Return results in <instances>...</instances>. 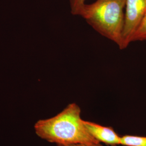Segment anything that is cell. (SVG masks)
<instances>
[{
  "label": "cell",
  "instance_id": "cell-1",
  "mask_svg": "<svg viewBox=\"0 0 146 146\" xmlns=\"http://www.w3.org/2000/svg\"><path fill=\"white\" fill-rule=\"evenodd\" d=\"M81 112L78 104H70L54 117L37 121L35 133L42 139L57 145L99 143L85 127Z\"/></svg>",
  "mask_w": 146,
  "mask_h": 146
},
{
  "label": "cell",
  "instance_id": "cell-2",
  "mask_svg": "<svg viewBox=\"0 0 146 146\" xmlns=\"http://www.w3.org/2000/svg\"><path fill=\"white\" fill-rule=\"evenodd\" d=\"M126 0H97L86 3L80 12L89 26L102 36L125 49L123 33Z\"/></svg>",
  "mask_w": 146,
  "mask_h": 146
},
{
  "label": "cell",
  "instance_id": "cell-3",
  "mask_svg": "<svg viewBox=\"0 0 146 146\" xmlns=\"http://www.w3.org/2000/svg\"><path fill=\"white\" fill-rule=\"evenodd\" d=\"M146 11V0L125 1V25L123 33L125 47L131 43V38Z\"/></svg>",
  "mask_w": 146,
  "mask_h": 146
},
{
  "label": "cell",
  "instance_id": "cell-4",
  "mask_svg": "<svg viewBox=\"0 0 146 146\" xmlns=\"http://www.w3.org/2000/svg\"><path fill=\"white\" fill-rule=\"evenodd\" d=\"M83 123L89 133L99 141L107 145H121V136L110 127H105L98 123L83 120Z\"/></svg>",
  "mask_w": 146,
  "mask_h": 146
},
{
  "label": "cell",
  "instance_id": "cell-5",
  "mask_svg": "<svg viewBox=\"0 0 146 146\" xmlns=\"http://www.w3.org/2000/svg\"><path fill=\"white\" fill-rule=\"evenodd\" d=\"M121 145L125 146H146V136L125 135L121 137Z\"/></svg>",
  "mask_w": 146,
  "mask_h": 146
},
{
  "label": "cell",
  "instance_id": "cell-6",
  "mask_svg": "<svg viewBox=\"0 0 146 146\" xmlns=\"http://www.w3.org/2000/svg\"><path fill=\"white\" fill-rule=\"evenodd\" d=\"M146 41V11L131 38V42Z\"/></svg>",
  "mask_w": 146,
  "mask_h": 146
},
{
  "label": "cell",
  "instance_id": "cell-7",
  "mask_svg": "<svg viewBox=\"0 0 146 146\" xmlns=\"http://www.w3.org/2000/svg\"><path fill=\"white\" fill-rule=\"evenodd\" d=\"M70 11L73 15H79L80 12L86 4V0H69Z\"/></svg>",
  "mask_w": 146,
  "mask_h": 146
},
{
  "label": "cell",
  "instance_id": "cell-8",
  "mask_svg": "<svg viewBox=\"0 0 146 146\" xmlns=\"http://www.w3.org/2000/svg\"><path fill=\"white\" fill-rule=\"evenodd\" d=\"M58 146H103L100 143L94 144H85V143H76L70 145H58Z\"/></svg>",
  "mask_w": 146,
  "mask_h": 146
}]
</instances>
